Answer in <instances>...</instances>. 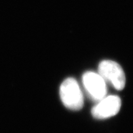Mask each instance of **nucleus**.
I'll return each mask as SVG.
<instances>
[{
    "instance_id": "f257e3e1",
    "label": "nucleus",
    "mask_w": 133,
    "mask_h": 133,
    "mask_svg": "<svg viewBox=\"0 0 133 133\" xmlns=\"http://www.w3.org/2000/svg\"><path fill=\"white\" fill-rule=\"evenodd\" d=\"M60 97L69 109L80 110L84 106V96L79 84L74 78L65 79L60 87Z\"/></svg>"
},
{
    "instance_id": "f03ea898",
    "label": "nucleus",
    "mask_w": 133,
    "mask_h": 133,
    "mask_svg": "<svg viewBox=\"0 0 133 133\" xmlns=\"http://www.w3.org/2000/svg\"><path fill=\"white\" fill-rule=\"evenodd\" d=\"M98 74L105 81L110 82L116 90H122L126 85V75L122 66L116 62L105 60L98 65Z\"/></svg>"
},
{
    "instance_id": "7ed1b4c3",
    "label": "nucleus",
    "mask_w": 133,
    "mask_h": 133,
    "mask_svg": "<svg viewBox=\"0 0 133 133\" xmlns=\"http://www.w3.org/2000/svg\"><path fill=\"white\" fill-rule=\"evenodd\" d=\"M82 83L88 95L93 101H100L107 95L106 81L98 73L86 72L82 76Z\"/></svg>"
},
{
    "instance_id": "20e7f679",
    "label": "nucleus",
    "mask_w": 133,
    "mask_h": 133,
    "mask_svg": "<svg viewBox=\"0 0 133 133\" xmlns=\"http://www.w3.org/2000/svg\"><path fill=\"white\" fill-rule=\"evenodd\" d=\"M122 101L118 96H105L92 109V115L98 119H107L116 116L120 110Z\"/></svg>"
}]
</instances>
